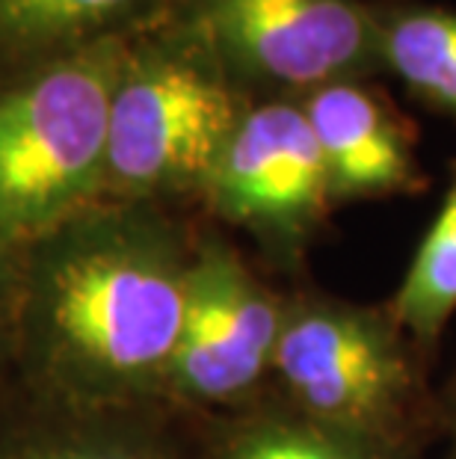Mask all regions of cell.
<instances>
[{
  "mask_svg": "<svg viewBox=\"0 0 456 459\" xmlns=\"http://www.w3.org/2000/svg\"><path fill=\"white\" fill-rule=\"evenodd\" d=\"M193 243L172 208L104 199L18 249L4 290L18 394L167 409Z\"/></svg>",
  "mask_w": 456,
  "mask_h": 459,
  "instance_id": "1",
  "label": "cell"
},
{
  "mask_svg": "<svg viewBox=\"0 0 456 459\" xmlns=\"http://www.w3.org/2000/svg\"><path fill=\"white\" fill-rule=\"evenodd\" d=\"M249 95L202 39L163 15L125 42L107 119L104 199L199 202Z\"/></svg>",
  "mask_w": 456,
  "mask_h": 459,
  "instance_id": "2",
  "label": "cell"
},
{
  "mask_svg": "<svg viewBox=\"0 0 456 459\" xmlns=\"http://www.w3.org/2000/svg\"><path fill=\"white\" fill-rule=\"evenodd\" d=\"M128 39L0 74V247L13 258L104 202L110 95Z\"/></svg>",
  "mask_w": 456,
  "mask_h": 459,
  "instance_id": "3",
  "label": "cell"
},
{
  "mask_svg": "<svg viewBox=\"0 0 456 459\" xmlns=\"http://www.w3.org/2000/svg\"><path fill=\"white\" fill-rule=\"evenodd\" d=\"M403 335L383 311L326 297L290 299L273 377L297 415L397 451L421 394Z\"/></svg>",
  "mask_w": 456,
  "mask_h": 459,
  "instance_id": "4",
  "label": "cell"
},
{
  "mask_svg": "<svg viewBox=\"0 0 456 459\" xmlns=\"http://www.w3.org/2000/svg\"><path fill=\"white\" fill-rule=\"evenodd\" d=\"M252 101L305 99L383 65L380 18L358 0H172Z\"/></svg>",
  "mask_w": 456,
  "mask_h": 459,
  "instance_id": "5",
  "label": "cell"
},
{
  "mask_svg": "<svg viewBox=\"0 0 456 459\" xmlns=\"http://www.w3.org/2000/svg\"><path fill=\"white\" fill-rule=\"evenodd\" d=\"M285 302L226 234L196 231L187 306L167 379V406L249 403L261 383L273 377Z\"/></svg>",
  "mask_w": 456,
  "mask_h": 459,
  "instance_id": "6",
  "label": "cell"
},
{
  "mask_svg": "<svg viewBox=\"0 0 456 459\" xmlns=\"http://www.w3.org/2000/svg\"><path fill=\"white\" fill-rule=\"evenodd\" d=\"M199 204L222 226L252 234L281 261L297 258L326 220V163L299 99H261L222 149Z\"/></svg>",
  "mask_w": 456,
  "mask_h": 459,
  "instance_id": "7",
  "label": "cell"
},
{
  "mask_svg": "<svg viewBox=\"0 0 456 459\" xmlns=\"http://www.w3.org/2000/svg\"><path fill=\"white\" fill-rule=\"evenodd\" d=\"M326 163L332 202L412 190L421 172L403 125L358 81L299 99Z\"/></svg>",
  "mask_w": 456,
  "mask_h": 459,
  "instance_id": "8",
  "label": "cell"
},
{
  "mask_svg": "<svg viewBox=\"0 0 456 459\" xmlns=\"http://www.w3.org/2000/svg\"><path fill=\"white\" fill-rule=\"evenodd\" d=\"M167 409H83L15 394L0 412V459H181Z\"/></svg>",
  "mask_w": 456,
  "mask_h": 459,
  "instance_id": "9",
  "label": "cell"
},
{
  "mask_svg": "<svg viewBox=\"0 0 456 459\" xmlns=\"http://www.w3.org/2000/svg\"><path fill=\"white\" fill-rule=\"evenodd\" d=\"M172 0H0V74L128 39Z\"/></svg>",
  "mask_w": 456,
  "mask_h": 459,
  "instance_id": "10",
  "label": "cell"
},
{
  "mask_svg": "<svg viewBox=\"0 0 456 459\" xmlns=\"http://www.w3.org/2000/svg\"><path fill=\"white\" fill-rule=\"evenodd\" d=\"M376 18L383 65L424 104L456 116V13L397 9Z\"/></svg>",
  "mask_w": 456,
  "mask_h": 459,
  "instance_id": "11",
  "label": "cell"
},
{
  "mask_svg": "<svg viewBox=\"0 0 456 459\" xmlns=\"http://www.w3.org/2000/svg\"><path fill=\"white\" fill-rule=\"evenodd\" d=\"M456 311V187L444 196L433 226L388 308L394 324L418 344H435Z\"/></svg>",
  "mask_w": 456,
  "mask_h": 459,
  "instance_id": "12",
  "label": "cell"
},
{
  "mask_svg": "<svg viewBox=\"0 0 456 459\" xmlns=\"http://www.w3.org/2000/svg\"><path fill=\"white\" fill-rule=\"evenodd\" d=\"M211 459H397V451L288 412H252L213 438Z\"/></svg>",
  "mask_w": 456,
  "mask_h": 459,
  "instance_id": "13",
  "label": "cell"
},
{
  "mask_svg": "<svg viewBox=\"0 0 456 459\" xmlns=\"http://www.w3.org/2000/svg\"><path fill=\"white\" fill-rule=\"evenodd\" d=\"M18 394L15 388V368H13V347H9V324H6V302L0 294V412L9 406V400Z\"/></svg>",
  "mask_w": 456,
  "mask_h": 459,
  "instance_id": "14",
  "label": "cell"
},
{
  "mask_svg": "<svg viewBox=\"0 0 456 459\" xmlns=\"http://www.w3.org/2000/svg\"><path fill=\"white\" fill-rule=\"evenodd\" d=\"M9 273H13V255L0 247V294L6 290V281H9Z\"/></svg>",
  "mask_w": 456,
  "mask_h": 459,
  "instance_id": "15",
  "label": "cell"
},
{
  "mask_svg": "<svg viewBox=\"0 0 456 459\" xmlns=\"http://www.w3.org/2000/svg\"><path fill=\"white\" fill-rule=\"evenodd\" d=\"M453 459H456V456H453Z\"/></svg>",
  "mask_w": 456,
  "mask_h": 459,
  "instance_id": "16",
  "label": "cell"
}]
</instances>
